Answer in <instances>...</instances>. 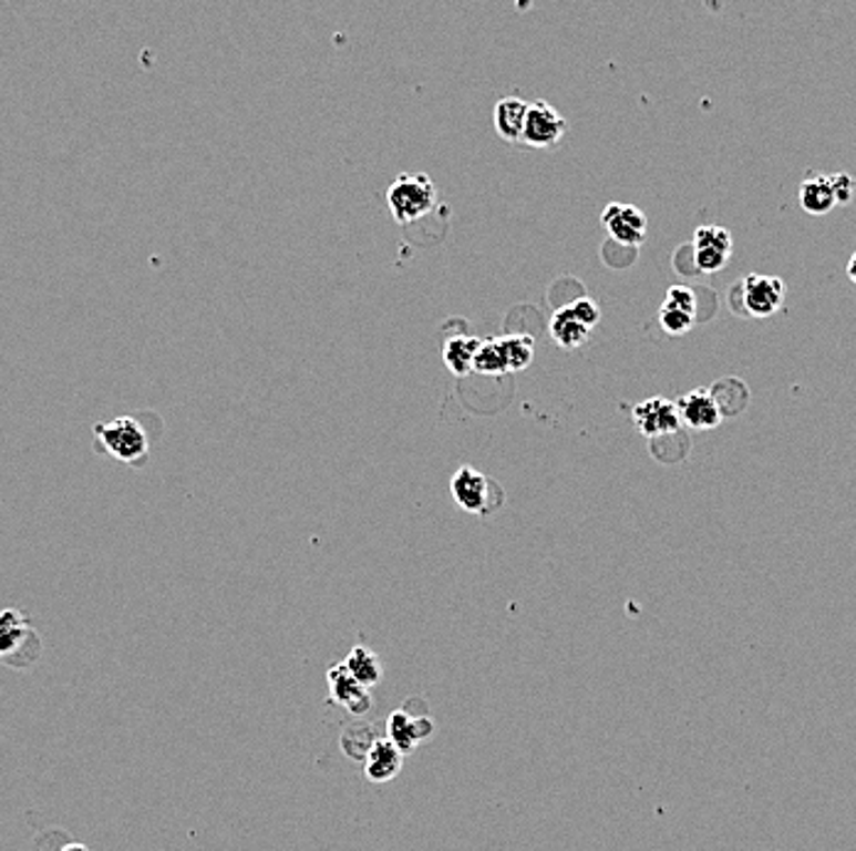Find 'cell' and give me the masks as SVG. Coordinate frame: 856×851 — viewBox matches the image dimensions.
Listing matches in <instances>:
<instances>
[{
    "label": "cell",
    "instance_id": "cell-1",
    "mask_svg": "<svg viewBox=\"0 0 856 851\" xmlns=\"http://www.w3.org/2000/svg\"><path fill=\"white\" fill-rule=\"evenodd\" d=\"M96 451L114 458L128 468H143L151 458V435L136 417H116L94 423Z\"/></svg>",
    "mask_w": 856,
    "mask_h": 851
},
{
    "label": "cell",
    "instance_id": "cell-2",
    "mask_svg": "<svg viewBox=\"0 0 856 851\" xmlns=\"http://www.w3.org/2000/svg\"><path fill=\"white\" fill-rule=\"evenodd\" d=\"M386 205L396 224H416L439 205L436 183L426 173H402L386 189Z\"/></svg>",
    "mask_w": 856,
    "mask_h": 851
},
{
    "label": "cell",
    "instance_id": "cell-3",
    "mask_svg": "<svg viewBox=\"0 0 856 851\" xmlns=\"http://www.w3.org/2000/svg\"><path fill=\"white\" fill-rule=\"evenodd\" d=\"M783 300L785 284L777 276L749 274L729 290V304L746 318H769L781 310Z\"/></svg>",
    "mask_w": 856,
    "mask_h": 851
},
{
    "label": "cell",
    "instance_id": "cell-4",
    "mask_svg": "<svg viewBox=\"0 0 856 851\" xmlns=\"http://www.w3.org/2000/svg\"><path fill=\"white\" fill-rule=\"evenodd\" d=\"M40 653L42 640L30 615L18 608L0 611V659L13 667H30Z\"/></svg>",
    "mask_w": 856,
    "mask_h": 851
},
{
    "label": "cell",
    "instance_id": "cell-5",
    "mask_svg": "<svg viewBox=\"0 0 856 851\" xmlns=\"http://www.w3.org/2000/svg\"><path fill=\"white\" fill-rule=\"evenodd\" d=\"M600 320V308L594 298L581 296L554 310L549 322V335L561 350H576L588 338Z\"/></svg>",
    "mask_w": 856,
    "mask_h": 851
},
{
    "label": "cell",
    "instance_id": "cell-6",
    "mask_svg": "<svg viewBox=\"0 0 856 851\" xmlns=\"http://www.w3.org/2000/svg\"><path fill=\"white\" fill-rule=\"evenodd\" d=\"M497 490V483L471 465H461L451 478V495L458 502V507L468 514H481V517L497 507L493 500V492Z\"/></svg>",
    "mask_w": 856,
    "mask_h": 851
},
{
    "label": "cell",
    "instance_id": "cell-7",
    "mask_svg": "<svg viewBox=\"0 0 856 851\" xmlns=\"http://www.w3.org/2000/svg\"><path fill=\"white\" fill-rule=\"evenodd\" d=\"M564 133H566V121L549 102L539 99V102H532L527 106L522 143L532 145V148H539V151H551L561 143Z\"/></svg>",
    "mask_w": 856,
    "mask_h": 851
},
{
    "label": "cell",
    "instance_id": "cell-8",
    "mask_svg": "<svg viewBox=\"0 0 856 851\" xmlns=\"http://www.w3.org/2000/svg\"><path fill=\"white\" fill-rule=\"evenodd\" d=\"M689 249H692L697 274H716L731 259L733 239L729 229L709 224V227H699L694 232V242L689 244Z\"/></svg>",
    "mask_w": 856,
    "mask_h": 851
},
{
    "label": "cell",
    "instance_id": "cell-9",
    "mask_svg": "<svg viewBox=\"0 0 856 851\" xmlns=\"http://www.w3.org/2000/svg\"><path fill=\"white\" fill-rule=\"evenodd\" d=\"M600 222H604L610 242L622 246H640L648 237V217L636 205L610 203L600 215Z\"/></svg>",
    "mask_w": 856,
    "mask_h": 851
},
{
    "label": "cell",
    "instance_id": "cell-10",
    "mask_svg": "<svg viewBox=\"0 0 856 851\" xmlns=\"http://www.w3.org/2000/svg\"><path fill=\"white\" fill-rule=\"evenodd\" d=\"M632 421H636L638 431L644 439H660V435H670L674 431H682V419L677 404L664 397H650L640 401L632 409Z\"/></svg>",
    "mask_w": 856,
    "mask_h": 851
},
{
    "label": "cell",
    "instance_id": "cell-11",
    "mask_svg": "<svg viewBox=\"0 0 856 851\" xmlns=\"http://www.w3.org/2000/svg\"><path fill=\"white\" fill-rule=\"evenodd\" d=\"M674 404H677V411H680L682 423L689 426V429L711 431L716 429L721 419H724L721 417V409L716 404L714 394H711V389L689 391V394L677 399Z\"/></svg>",
    "mask_w": 856,
    "mask_h": 851
},
{
    "label": "cell",
    "instance_id": "cell-12",
    "mask_svg": "<svg viewBox=\"0 0 856 851\" xmlns=\"http://www.w3.org/2000/svg\"><path fill=\"white\" fill-rule=\"evenodd\" d=\"M433 734V721L431 716H414L406 709H399L386 721V738L392 741L402 753H411L426 736Z\"/></svg>",
    "mask_w": 856,
    "mask_h": 851
},
{
    "label": "cell",
    "instance_id": "cell-13",
    "mask_svg": "<svg viewBox=\"0 0 856 851\" xmlns=\"http://www.w3.org/2000/svg\"><path fill=\"white\" fill-rule=\"evenodd\" d=\"M404 768V753L389 738H377L364 756V776L372 782L394 780Z\"/></svg>",
    "mask_w": 856,
    "mask_h": 851
},
{
    "label": "cell",
    "instance_id": "cell-14",
    "mask_svg": "<svg viewBox=\"0 0 856 851\" xmlns=\"http://www.w3.org/2000/svg\"><path fill=\"white\" fill-rule=\"evenodd\" d=\"M527 102L519 96L499 99L493 111V123L497 136L507 143H522V131H525L527 119Z\"/></svg>",
    "mask_w": 856,
    "mask_h": 851
},
{
    "label": "cell",
    "instance_id": "cell-15",
    "mask_svg": "<svg viewBox=\"0 0 856 851\" xmlns=\"http://www.w3.org/2000/svg\"><path fill=\"white\" fill-rule=\"evenodd\" d=\"M800 207H803L807 215H829L832 209L837 207V197H835V187H832L829 175H813L803 181L800 185Z\"/></svg>",
    "mask_w": 856,
    "mask_h": 851
},
{
    "label": "cell",
    "instance_id": "cell-16",
    "mask_svg": "<svg viewBox=\"0 0 856 851\" xmlns=\"http://www.w3.org/2000/svg\"><path fill=\"white\" fill-rule=\"evenodd\" d=\"M477 347H481V340L477 338H471V335H453V338L443 342V365H446L448 372L455 377L473 375Z\"/></svg>",
    "mask_w": 856,
    "mask_h": 851
},
{
    "label": "cell",
    "instance_id": "cell-17",
    "mask_svg": "<svg viewBox=\"0 0 856 851\" xmlns=\"http://www.w3.org/2000/svg\"><path fill=\"white\" fill-rule=\"evenodd\" d=\"M344 667L350 669V675L360 681L362 687L372 689L382 681V663L380 657H377L370 647L364 645H354L350 649V655L344 657Z\"/></svg>",
    "mask_w": 856,
    "mask_h": 851
},
{
    "label": "cell",
    "instance_id": "cell-18",
    "mask_svg": "<svg viewBox=\"0 0 856 851\" xmlns=\"http://www.w3.org/2000/svg\"><path fill=\"white\" fill-rule=\"evenodd\" d=\"M497 340H499V350H503V357H505L507 375L522 372V369H527L532 360H535V340H532V335L513 332V335H503V338Z\"/></svg>",
    "mask_w": 856,
    "mask_h": 851
},
{
    "label": "cell",
    "instance_id": "cell-19",
    "mask_svg": "<svg viewBox=\"0 0 856 851\" xmlns=\"http://www.w3.org/2000/svg\"><path fill=\"white\" fill-rule=\"evenodd\" d=\"M328 689L332 701L340 704V707H348V704L354 697H360L367 687H362L360 681L350 675V669L344 667V663H340L328 669Z\"/></svg>",
    "mask_w": 856,
    "mask_h": 851
},
{
    "label": "cell",
    "instance_id": "cell-20",
    "mask_svg": "<svg viewBox=\"0 0 856 851\" xmlns=\"http://www.w3.org/2000/svg\"><path fill=\"white\" fill-rule=\"evenodd\" d=\"M473 372L485 375V377H503V375H507L505 357H503V350H499V340L497 338L481 340V347H477V352H475Z\"/></svg>",
    "mask_w": 856,
    "mask_h": 851
},
{
    "label": "cell",
    "instance_id": "cell-21",
    "mask_svg": "<svg viewBox=\"0 0 856 851\" xmlns=\"http://www.w3.org/2000/svg\"><path fill=\"white\" fill-rule=\"evenodd\" d=\"M658 320H660V328L667 335H674V338H680V335H687L689 330L694 328L697 316H692V312H687V310L677 308V306L662 304V308L658 312Z\"/></svg>",
    "mask_w": 856,
    "mask_h": 851
},
{
    "label": "cell",
    "instance_id": "cell-22",
    "mask_svg": "<svg viewBox=\"0 0 856 851\" xmlns=\"http://www.w3.org/2000/svg\"><path fill=\"white\" fill-rule=\"evenodd\" d=\"M377 741V736L372 734V729H367V726H352V729H348L342 734L340 738V746H344V756L348 758H354V760H364L367 750L372 748V744Z\"/></svg>",
    "mask_w": 856,
    "mask_h": 851
},
{
    "label": "cell",
    "instance_id": "cell-23",
    "mask_svg": "<svg viewBox=\"0 0 856 851\" xmlns=\"http://www.w3.org/2000/svg\"><path fill=\"white\" fill-rule=\"evenodd\" d=\"M664 304L682 308V310H687V312H692V316H697V308H699L697 294H694L692 288H687V286H672L670 290H667Z\"/></svg>",
    "mask_w": 856,
    "mask_h": 851
},
{
    "label": "cell",
    "instance_id": "cell-24",
    "mask_svg": "<svg viewBox=\"0 0 856 851\" xmlns=\"http://www.w3.org/2000/svg\"><path fill=\"white\" fill-rule=\"evenodd\" d=\"M832 187H835L837 205H849L856 193V177L849 173H829Z\"/></svg>",
    "mask_w": 856,
    "mask_h": 851
},
{
    "label": "cell",
    "instance_id": "cell-25",
    "mask_svg": "<svg viewBox=\"0 0 856 851\" xmlns=\"http://www.w3.org/2000/svg\"><path fill=\"white\" fill-rule=\"evenodd\" d=\"M724 385L729 387V407L724 409V417H736V413H741L746 404H741L739 399H733V394H741V391H749V389L741 379H724Z\"/></svg>",
    "mask_w": 856,
    "mask_h": 851
},
{
    "label": "cell",
    "instance_id": "cell-26",
    "mask_svg": "<svg viewBox=\"0 0 856 851\" xmlns=\"http://www.w3.org/2000/svg\"><path fill=\"white\" fill-rule=\"evenodd\" d=\"M847 276H849L852 284H856V252L852 254V259L847 262Z\"/></svg>",
    "mask_w": 856,
    "mask_h": 851
},
{
    "label": "cell",
    "instance_id": "cell-27",
    "mask_svg": "<svg viewBox=\"0 0 856 851\" xmlns=\"http://www.w3.org/2000/svg\"><path fill=\"white\" fill-rule=\"evenodd\" d=\"M62 851H89L84 844H80V842H74V844H66Z\"/></svg>",
    "mask_w": 856,
    "mask_h": 851
}]
</instances>
